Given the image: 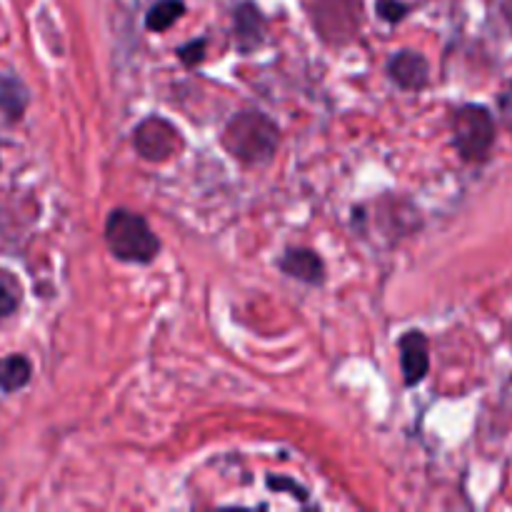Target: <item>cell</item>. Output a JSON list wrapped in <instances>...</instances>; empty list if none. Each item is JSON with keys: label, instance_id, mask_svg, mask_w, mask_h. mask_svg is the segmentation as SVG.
I'll return each mask as SVG.
<instances>
[{"label": "cell", "instance_id": "cell-14", "mask_svg": "<svg viewBox=\"0 0 512 512\" xmlns=\"http://www.w3.org/2000/svg\"><path fill=\"white\" fill-rule=\"evenodd\" d=\"M203 50H205V40H193V43L183 45V48L178 50V55L185 65H195L203 60Z\"/></svg>", "mask_w": 512, "mask_h": 512}, {"label": "cell", "instance_id": "cell-8", "mask_svg": "<svg viewBox=\"0 0 512 512\" xmlns=\"http://www.w3.org/2000/svg\"><path fill=\"white\" fill-rule=\"evenodd\" d=\"M235 40H238V48L243 53L248 50L258 48L263 43V33H265V20L260 15L258 5L250 3V0H243V3L235 8Z\"/></svg>", "mask_w": 512, "mask_h": 512}, {"label": "cell", "instance_id": "cell-12", "mask_svg": "<svg viewBox=\"0 0 512 512\" xmlns=\"http://www.w3.org/2000/svg\"><path fill=\"white\" fill-rule=\"evenodd\" d=\"M20 300H23L20 280L10 270L0 268V320L10 318L20 308Z\"/></svg>", "mask_w": 512, "mask_h": 512}, {"label": "cell", "instance_id": "cell-9", "mask_svg": "<svg viewBox=\"0 0 512 512\" xmlns=\"http://www.w3.org/2000/svg\"><path fill=\"white\" fill-rule=\"evenodd\" d=\"M280 270L285 275L295 280H303V283H320L325 275V265L320 260L318 253L308 248H293L280 258Z\"/></svg>", "mask_w": 512, "mask_h": 512}, {"label": "cell", "instance_id": "cell-10", "mask_svg": "<svg viewBox=\"0 0 512 512\" xmlns=\"http://www.w3.org/2000/svg\"><path fill=\"white\" fill-rule=\"evenodd\" d=\"M30 360L23 355H8V358H0V390L3 393H15V390L25 388L30 383Z\"/></svg>", "mask_w": 512, "mask_h": 512}, {"label": "cell", "instance_id": "cell-4", "mask_svg": "<svg viewBox=\"0 0 512 512\" xmlns=\"http://www.w3.org/2000/svg\"><path fill=\"white\" fill-rule=\"evenodd\" d=\"M133 145L145 160L150 163H163V160L175 158L183 148V138H180L178 128L168 123L165 118H145L143 123L135 128Z\"/></svg>", "mask_w": 512, "mask_h": 512}, {"label": "cell", "instance_id": "cell-11", "mask_svg": "<svg viewBox=\"0 0 512 512\" xmlns=\"http://www.w3.org/2000/svg\"><path fill=\"white\" fill-rule=\"evenodd\" d=\"M183 13V0H158L155 5H150L148 15H145V28L153 33H165L168 28H173L175 20L183 18Z\"/></svg>", "mask_w": 512, "mask_h": 512}, {"label": "cell", "instance_id": "cell-13", "mask_svg": "<svg viewBox=\"0 0 512 512\" xmlns=\"http://www.w3.org/2000/svg\"><path fill=\"white\" fill-rule=\"evenodd\" d=\"M375 8H378L380 18L388 23H398L410 13V5H405L403 0H375Z\"/></svg>", "mask_w": 512, "mask_h": 512}, {"label": "cell", "instance_id": "cell-3", "mask_svg": "<svg viewBox=\"0 0 512 512\" xmlns=\"http://www.w3.org/2000/svg\"><path fill=\"white\" fill-rule=\"evenodd\" d=\"M453 140L460 158L483 163L495 145V120L483 105H463L453 118Z\"/></svg>", "mask_w": 512, "mask_h": 512}, {"label": "cell", "instance_id": "cell-7", "mask_svg": "<svg viewBox=\"0 0 512 512\" xmlns=\"http://www.w3.org/2000/svg\"><path fill=\"white\" fill-rule=\"evenodd\" d=\"M388 73L400 88L405 90H420L430 78V65L425 60V55H420L418 50H400L390 58Z\"/></svg>", "mask_w": 512, "mask_h": 512}, {"label": "cell", "instance_id": "cell-2", "mask_svg": "<svg viewBox=\"0 0 512 512\" xmlns=\"http://www.w3.org/2000/svg\"><path fill=\"white\" fill-rule=\"evenodd\" d=\"M108 250L123 263H150L158 255L160 243L143 215L130 210H113L105 223Z\"/></svg>", "mask_w": 512, "mask_h": 512}, {"label": "cell", "instance_id": "cell-1", "mask_svg": "<svg viewBox=\"0 0 512 512\" xmlns=\"http://www.w3.org/2000/svg\"><path fill=\"white\" fill-rule=\"evenodd\" d=\"M223 145L235 160L245 165L268 163L278 148V128L258 110H245L228 120L223 130Z\"/></svg>", "mask_w": 512, "mask_h": 512}, {"label": "cell", "instance_id": "cell-5", "mask_svg": "<svg viewBox=\"0 0 512 512\" xmlns=\"http://www.w3.org/2000/svg\"><path fill=\"white\" fill-rule=\"evenodd\" d=\"M313 20L320 35L333 43H345L358 33L360 3L358 0H318L313 8Z\"/></svg>", "mask_w": 512, "mask_h": 512}, {"label": "cell", "instance_id": "cell-6", "mask_svg": "<svg viewBox=\"0 0 512 512\" xmlns=\"http://www.w3.org/2000/svg\"><path fill=\"white\" fill-rule=\"evenodd\" d=\"M400 368L408 385H418L428 375L430 355H428V338L420 330H410L400 338Z\"/></svg>", "mask_w": 512, "mask_h": 512}]
</instances>
